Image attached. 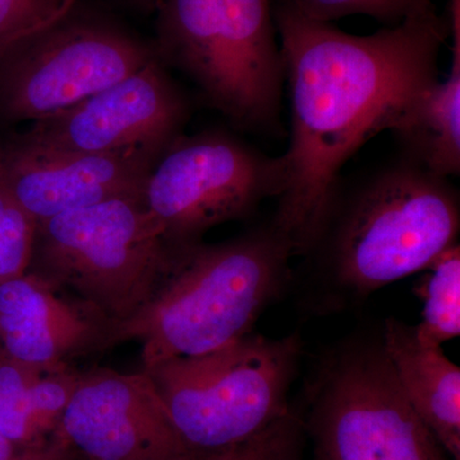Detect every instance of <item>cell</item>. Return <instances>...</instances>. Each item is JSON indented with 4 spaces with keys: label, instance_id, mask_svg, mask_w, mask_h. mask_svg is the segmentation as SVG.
I'll list each match as a JSON object with an SVG mask.
<instances>
[{
    "label": "cell",
    "instance_id": "1",
    "mask_svg": "<svg viewBox=\"0 0 460 460\" xmlns=\"http://www.w3.org/2000/svg\"><path fill=\"white\" fill-rule=\"evenodd\" d=\"M275 23L289 93L286 189L271 223L296 256L316 237L341 171L377 133L392 131L438 80L449 22L436 11L371 35H352L275 0Z\"/></svg>",
    "mask_w": 460,
    "mask_h": 460
},
{
    "label": "cell",
    "instance_id": "2",
    "mask_svg": "<svg viewBox=\"0 0 460 460\" xmlns=\"http://www.w3.org/2000/svg\"><path fill=\"white\" fill-rule=\"evenodd\" d=\"M459 193L450 178L401 155L339 183L290 290L305 313L352 311L377 290L425 271L458 243Z\"/></svg>",
    "mask_w": 460,
    "mask_h": 460
},
{
    "label": "cell",
    "instance_id": "3",
    "mask_svg": "<svg viewBox=\"0 0 460 460\" xmlns=\"http://www.w3.org/2000/svg\"><path fill=\"white\" fill-rule=\"evenodd\" d=\"M295 256L271 220L219 243L172 246L155 293L128 320L111 325L102 350L137 341L141 371H148L238 341L289 292Z\"/></svg>",
    "mask_w": 460,
    "mask_h": 460
},
{
    "label": "cell",
    "instance_id": "4",
    "mask_svg": "<svg viewBox=\"0 0 460 460\" xmlns=\"http://www.w3.org/2000/svg\"><path fill=\"white\" fill-rule=\"evenodd\" d=\"M157 56L243 131L277 135L286 84L270 0H159Z\"/></svg>",
    "mask_w": 460,
    "mask_h": 460
},
{
    "label": "cell",
    "instance_id": "5",
    "mask_svg": "<svg viewBox=\"0 0 460 460\" xmlns=\"http://www.w3.org/2000/svg\"><path fill=\"white\" fill-rule=\"evenodd\" d=\"M296 411L307 460H452L407 401L380 332L362 330L326 348Z\"/></svg>",
    "mask_w": 460,
    "mask_h": 460
},
{
    "label": "cell",
    "instance_id": "6",
    "mask_svg": "<svg viewBox=\"0 0 460 460\" xmlns=\"http://www.w3.org/2000/svg\"><path fill=\"white\" fill-rule=\"evenodd\" d=\"M304 341L298 332L250 334L213 352L180 357L145 371L190 452L253 438L289 411Z\"/></svg>",
    "mask_w": 460,
    "mask_h": 460
},
{
    "label": "cell",
    "instance_id": "7",
    "mask_svg": "<svg viewBox=\"0 0 460 460\" xmlns=\"http://www.w3.org/2000/svg\"><path fill=\"white\" fill-rule=\"evenodd\" d=\"M172 246L144 199H119L36 223L31 263L111 325L138 313L162 283Z\"/></svg>",
    "mask_w": 460,
    "mask_h": 460
},
{
    "label": "cell",
    "instance_id": "8",
    "mask_svg": "<svg viewBox=\"0 0 460 460\" xmlns=\"http://www.w3.org/2000/svg\"><path fill=\"white\" fill-rule=\"evenodd\" d=\"M157 57L153 41L75 0L48 22L0 44V122H36L75 107Z\"/></svg>",
    "mask_w": 460,
    "mask_h": 460
},
{
    "label": "cell",
    "instance_id": "9",
    "mask_svg": "<svg viewBox=\"0 0 460 460\" xmlns=\"http://www.w3.org/2000/svg\"><path fill=\"white\" fill-rule=\"evenodd\" d=\"M283 156H269L217 129L181 136L148 174L144 204L169 246L202 241L226 222L252 217L286 189Z\"/></svg>",
    "mask_w": 460,
    "mask_h": 460
},
{
    "label": "cell",
    "instance_id": "10",
    "mask_svg": "<svg viewBox=\"0 0 460 460\" xmlns=\"http://www.w3.org/2000/svg\"><path fill=\"white\" fill-rule=\"evenodd\" d=\"M159 57L75 107L32 122L23 140L74 153L155 165L181 136L190 100Z\"/></svg>",
    "mask_w": 460,
    "mask_h": 460
},
{
    "label": "cell",
    "instance_id": "11",
    "mask_svg": "<svg viewBox=\"0 0 460 460\" xmlns=\"http://www.w3.org/2000/svg\"><path fill=\"white\" fill-rule=\"evenodd\" d=\"M59 431L84 460H177L192 453L145 371L80 372Z\"/></svg>",
    "mask_w": 460,
    "mask_h": 460
},
{
    "label": "cell",
    "instance_id": "12",
    "mask_svg": "<svg viewBox=\"0 0 460 460\" xmlns=\"http://www.w3.org/2000/svg\"><path fill=\"white\" fill-rule=\"evenodd\" d=\"M154 164L41 146L20 136L2 145L0 178L35 222L111 199H144Z\"/></svg>",
    "mask_w": 460,
    "mask_h": 460
},
{
    "label": "cell",
    "instance_id": "13",
    "mask_svg": "<svg viewBox=\"0 0 460 460\" xmlns=\"http://www.w3.org/2000/svg\"><path fill=\"white\" fill-rule=\"evenodd\" d=\"M58 292L35 272L0 283V341L8 357L57 367L102 350L111 321L80 299Z\"/></svg>",
    "mask_w": 460,
    "mask_h": 460
},
{
    "label": "cell",
    "instance_id": "14",
    "mask_svg": "<svg viewBox=\"0 0 460 460\" xmlns=\"http://www.w3.org/2000/svg\"><path fill=\"white\" fill-rule=\"evenodd\" d=\"M381 343L411 407L452 460H460V368L443 347L420 344L413 326L389 317Z\"/></svg>",
    "mask_w": 460,
    "mask_h": 460
},
{
    "label": "cell",
    "instance_id": "15",
    "mask_svg": "<svg viewBox=\"0 0 460 460\" xmlns=\"http://www.w3.org/2000/svg\"><path fill=\"white\" fill-rule=\"evenodd\" d=\"M445 16L452 40L449 75L429 84L392 132L402 156L450 178L460 172V0H447Z\"/></svg>",
    "mask_w": 460,
    "mask_h": 460
},
{
    "label": "cell",
    "instance_id": "16",
    "mask_svg": "<svg viewBox=\"0 0 460 460\" xmlns=\"http://www.w3.org/2000/svg\"><path fill=\"white\" fill-rule=\"evenodd\" d=\"M58 367V366H57ZM0 362V436L18 444L47 443L59 432L75 381L69 372Z\"/></svg>",
    "mask_w": 460,
    "mask_h": 460
},
{
    "label": "cell",
    "instance_id": "17",
    "mask_svg": "<svg viewBox=\"0 0 460 460\" xmlns=\"http://www.w3.org/2000/svg\"><path fill=\"white\" fill-rule=\"evenodd\" d=\"M417 295L423 301L422 319L413 326L420 344L443 347L460 335V246L447 248L431 265Z\"/></svg>",
    "mask_w": 460,
    "mask_h": 460
},
{
    "label": "cell",
    "instance_id": "18",
    "mask_svg": "<svg viewBox=\"0 0 460 460\" xmlns=\"http://www.w3.org/2000/svg\"><path fill=\"white\" fill-rule=\"evenodd\" d=\"M307 438L296 407L262 432L242 443L190 453L177 460H307Z\"/></svg>",
    "mask_w": 460,
    "mask_h": 460
},
{
    "label": "cell",
    "instance_id": "19",
    "mask_svg": "<svg viewBox=\"0 0 460 460\" xmlns=\"http://www.w3.org/2000/svg\"><path fill=\"white\" fill-rule=\"evenodd\" d=\"M298 13L332 23L350 16L374 18L384 27L401 25L411 17L436 11L432 0H281Z\"/></svg>",
    "mask_w": 460,
    "mask_h": 460
},
{
    "label": "cell",
    "instance_id": "20",
    "mask_svg": "<svg viewBox=\"0 0 460 460\" xmlns=\"http://www.w3.org/2000/svg\"><path fill=\"white\" fill-rule=\"evenodd\" d=\"M36 222L0 178V283L25 274L31 265Z\"/></svg>",
    "mask_w": 460,
    "mask_h": 460
},
{
    "label": "cell",
    "instance_id": "21",
    "mask_svg": "<svg viewBox=\"0 0 460 460\" xmlns=\"http://www.w3.org/2000/svg\"><path fill=\"white\" fill-rule=\"evenodd\" d=\"M75 0H0V44L48 22Z\"/></svg>",
    "mask_w": 460,
    "mask_h": 460
},
{
    "label": "cell",
    "instance_id": "22",
    "mask_svg": "<svg viewBox=\"0 0 460 460\" xmlns=\"http://www.w3.org/2000/svg\"><path fill=\"white\" fill-rule=\"evenodd\" d=\"M0 460H84L65 436L54 435L47 443L26 445L0 436Z\"/></svg>",
    "mask_w": 460,
    "mask_h": 460
},
{
    "label": "cell",
    "instance_id": "23",
    "mask_svg": "<svg viewBox=\"0 0 460 460\" xmlns=\"http://www.w3.org/2000/svg\"><path fill=\"white\" fill-rule=\"evenodd\" d=\"M123 4L128 5L136 12H141V13L150 14L155 12L157 3L159 0H120Z\"/></svg>",
    "mask_w": 460,
    "mask_h": 460
},
{
    "label": "cell",
    "instance_id": "24",
    "mask_svg": "<svg viewBox=\"0 0 460 460\" xmlns=\"http://www.w3.org/2000/svg\"><path fill=\"white\" fill-rule=\"evenodd\" d=\"M0 162H2V145H0Z\"/></svg>",
    "mask_w": 460,
    "mask_h": 460
}]
</instances>
